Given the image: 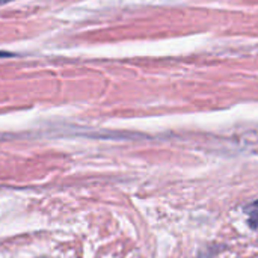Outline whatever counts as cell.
Returning <instances> with one entry per match:
<instances>
[{
	"instance_id": "1",
	"label": "cell",
	"mask_w": 258,
	"mask_h": 258,
	"mask_svg": "<svg viewBox=\"0 0 258 258\" xmlns=\"http://www.w3.org/2000/svg\"><path fill=\"white\" fill-rule=\"evenodd\" d=\"M249 225H251L252 228H258V210H255V212H252V213H251Z\"/></svg>"
},
{
	"instance_id": "2",
	"label": "cell",
	"mask_w": 258,
	"mask_h": 258,
	"mask_svg": "<svg viewBox=\"0 0 258 258\" xmlns=\"http://www.w3.org/2000/svg\"><path fill=\"white\" fill-rule=\"evenodd\" d=\"M2 56H9V53H6V51H0V57Z\"/></svg>"
},
{
	"instance_id": "3",
	"label": "cell",
	"mask_w": 258,
	"mask_h": 258,
	"mask_svg": "<svg viewBox=\"0 0 258 258\" xmlns=\"http://www.w3.org/2000/svg\"><path fill=\"white\" fill-rule=\"evenodd\" d=\"M252 206H254V207H258V201H255V203H254Z\"/></svg>"
}]
</instances>
